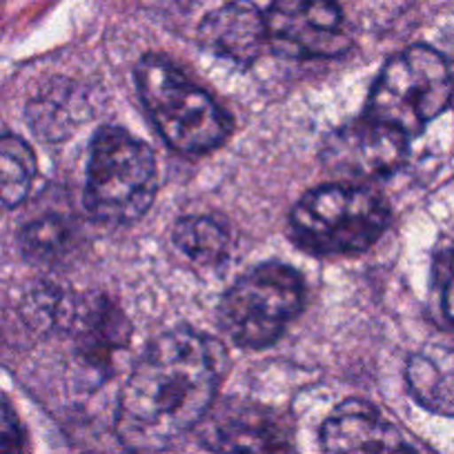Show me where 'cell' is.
<instances>
[{
    "mask_svg": "<svg viewBox=\"0 0 454 454\" xmlns=\"http://www.w3.org/2000/svg\"><path fill=\"white\" fill-rule=\"evenodd\" d=\"M221 343L176 330L138 359L119 399V432L134 450H163L196 427L212 408L225 372Z\"/></svg>",
    "mask_w": 454,
    "mask_h": 454,
    "instance_id": "cell-1",
    "label": "cell"
},
{
    "mask_svg": "<svg viewBox=\"0 0 454 454\" xmlns=\"http://www.w3.org/2000/svg\"><path fill=\"white\" fill-rule=\"evenodd\" d=\"M137 85L160 137L181 154H205L230 137L221 105L163 56L147 54L138 63Z\"/></svg>",
    "mask_w": 454,
    "mask_h": 454,
    "instance_id": "cell-2",
    "label": "cell"
},
{
    "mask_svg": "<svg viewBox=\"0 0 454 454\" xmlns=\"http://www.w3.org/2000/svg\"><path fill=\"white\" fill-rule=\"evenodd\" d=\"M159 187L150 145L121 128L96 132L87 168L85 207L105 225H128L150 209Z\"/></svg>",
    "mask_w": 454,
    "mask_h": 454,
    "instance_id": "cell-3",
    "label": "cell"
},
{
    "mask_svg": "<svg viewBox=\"0 0 454 454\" xmlns=\"http://www.w3.org/2000/svg\"><path fill=\"white\" fill-rule=\"evenodd\" d=\"M296 243L321 256L356 254L377 241L387 225V205L377 192L332 183L308 192L290 216Z\"/></svg>",
    "mask_w": 454,
    "mask_h": 454,
    "instance_id": "cell-4",
    "label": "cell"
},
{
    "mask_svg": "<svg viewBox=\"0 0 454 454\" xmlns=\"http://www.w3.org/2000/svg\"><path fill=\"white\" fill-rule=\"evenodd\" d=\"M452 74L436 50L408 47L392 56L379 74L368 105L370 119L417 137L452 98Z\"/></svg>",
    "mask_w": 454,
    "mask_h": 454,
    "instance_id": "cell-5",
    "label": "cell"
},
{
    "mask_svg": "<svg viewBox=\"0 0 454 454\" xmlns=\"http://www.w3.org/2000/svg\"><path fill=\"white\" fill-rule=\"evenodd\" d=\"M303 281L292 268L263 263L239 278L221 301V325L241 348L272 346L303 309Z\"/></svg>",
    "mask_w": 454,
    "mask_h": 454,
    "instance_id": "cell-6",
    "label": "cell"
},
{
    "mask_svg": "<svg viewBox=\"0 0 454 454\" xmlns=\"http://www.w3.org/2000/svg\"><path fill=\"white\" fill-rule=\"evenodd\" d=\"M265 32L268 45L287 59H334L350 47L334 0H274L265 12Z\"/></svg>",
    "mask_w": 454,
    "mask_h": 454,
    "instance_id": "cell-7",
    "label": "cell"
},
{
    "mask_svg": "<svg viewBox=\"0 0 454 454\" xmlns=\"http://www.w3.org/2000/svg\"><path fill=\"white\" fill-rule=\"evenodd\" d=\"M196 427L203 445L216 454H294L281 414L250 401L212 403Z\"/></svg>",
    "mask_w": 454,
    "mask_h": 454,
    "instance_id": "cell-8",
    "label": "cell"
},
{
    "mask_svg": "<svg viewBox=\"0 0 454 454\" xmlns=\"http://www.w3.org/2000/svg\"><path fill=\"white\" fill-rule=\"evenodd\" d=\"M405 152V134L368 116L336 129L323 147V160L346 176H383L401 168Z\"/></svg>",
    "mask_w": 454,
    "mask_h": 454,
    "instance_id": "cell-9",
    "label": "cell"
},
{
    "mask_svg": "<svg viewBox=\"0 0 454 454\" xmlns=\"http://www.w3.org/2000/svg\"><path fill=\"white\" fill-rule=\"evenodd\" d=\"M199 41L212 54L239 65L254 63L268 45L265 14L250 0H234L203 19Z\"/></svg>",
    "mask_w": 454,
    "mask_h": 454,
    "instance_id": "cell-10",
    "label": "cell"
},
{
    "mask_svg": "<svg viewBox=\"0 0 454 454\" xmlns=\"http://www.w3.org/2000/svg\"><path fill=\"white\" fill-rule=\"evenodd\" d=\"M325 454H403L399 430L359 401L340 405L321 430Z\"/></svg>",
    "mask_w": 454,
    "mask_h": 454,
    "instance_id": "cell-11",
    "label": "cell"
},
{
    "mask_svg": "<svg viewBox=\"0 0 454 454\" xmlns=\"http://www.w3.org/2000/svg\"><path fill=\"white\" fill-rule=\"evenodd\" d=\"M410 395L426 410L454 417V350L426 346L414 352L405 368Z\"/></svg>",
    "mask_w": 454,
    "mask_h": 454,
    "instance_id": "cell-12",
    "label": "cell"
},
{
    "mask_svg": "<svg viewBox=\"0 0 454 454\" xmlns=\"http://www.w3.org/2000/svg\"><path fill=\"white\" fill-rule=\"evenodd\" d=\"M29 128L45 141H60L81 123L76 87L72 82H51L27 107Z\"/></svg>",
    "mask_w": 454,
    "mask_h": 454,
    "instance_id": "cell-13",
    "label": "cell"
},
{
    "mask_svg": "<svg viewBox=\"0 0 454 454\" xmlns=\"http://www.w3.org/2000/svg\"><path fill=\"white\" fill-rule=\"evenodd\" d=\"M36 176V156L23 138L0 137V212L16 207L27 199Z\"/></svg>",
    "mask_w": 454,
    "mask_h": 454,
    "instance_id": "cell-14",
    "label": "cell"
},
{
    "mask_svg": "<svg viewBox=\"0 0 454 454\" xmlns=\"http://www.w3.org/2000/svg\"><path fill=\"white\" fill-rule=\"evenodd\" d=\"M178 250L200 265H216L227 254V234L218 223L205 216H187L174 225Z\"/></svg>",
    "mask_w": 454,
    "mask_h": 454,
    "instance_id": "cell-15",
    "label": "cell"
},
{
    "mask_svg": "<svg viewBox=\"0 0 454 454\" xmlns=\"http://www.w3.org/2000/svg\"><path fill=\"white\" fill-rule=\"evenodd\" d=\"M69 243V230L65 221L56 216H43L25 225L20 232V250L32 261H54Z\"/></svg>",
    "mask_w": 454,
    "mask_h": 454,
    "instance_id": "cell-16",
    "label": "cell"
},
{
    "mask_svg": "<svg viewBox=\"0 0 454 454\" xmlns=\"http://www.w3.org/2000/svg\"><path fill=\"white\" fill-rule=\"evenodd\" d=\"M25 434L10 401L0 395V454H23Z\"/></svg>",
    "mask_w": 454,
    "mask_h": 454,
    "instance_id": "cell-17",
    "label": "cell"
},
{
    "mask_svg": "<svg viewBox=\"0 0 454 454\" xmlns=\"http://www.w3.org/2000/svg\"><path fill=\"white\" fill-rule=\"evenodd\" d=\"M441 287H443V312L454 323V250L439 259Z\"/></svg>",
    "mask_w": 454,
    "mask_h": 454,
    "instance_id": "cell-18",
    "label": "cell"
},
{
    "mask_svg": "<svg viewBox=\"0 0 454 454\" xmlns=\"http://www.w3.org/2000/svg\"><path fill=\"white\" fill-rule=\"evenodd\" d=\"M403 454H412V452H410V450L408 448H405V452Z\"/></svg>",
    "mask_w": 454,
    "mask_h": 454,
    "instance_id": "cell-19",
    "label": "cell"
}]
</instances>
